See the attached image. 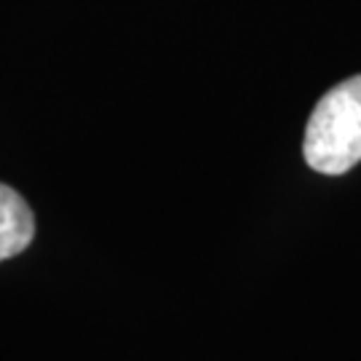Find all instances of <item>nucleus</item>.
Returning <instances> with one entry per match:
<instances>
[{
	"instance_id": "nucleus-1",
	"label": "nucleus",
	"mask_w": 361,
	"mask_h": 361,
	"mask_svg": "<svg viewBox=\"0 0 361 361\" xmlns=\"http://www.w3.org/2000/svg\"><path fill=\"white\" fill-rule=\"evenodd\" d=\"M305 164L322 174H345L361 161V75L324 94L302 140Z\"/></svg>"
},
{
	"instance_id": "nucleus-2",
	"label": "nucleus",
	"mask_w": 361,
	"mask_h": 361,
	"mask_svg": "<svg viewBox=\"0 0 361 361\" xmlns=\"http://www.w3.org/2000/svg\"><path fill=\"white\" fill-rule=\"evenodd\" d=\"M35 235V219L27 201L0 182V262L22 255Z\"/></svg>"
}]
</instances>
